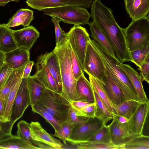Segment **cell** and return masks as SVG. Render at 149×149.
Masks as SVG:
<instances>
[{
	"label": "cell",
	"mask_w": 149,
	"mask_h": 149,
	"mask_svg": "<svg viewBox=\"0 0 149 149\" xmlns=\"http://www.w3.org/2000/svg\"><path fill=\"white\" fill-rule=\"evenodd\" d=\"M13 70L10 65L6 62H4L0 69V92Z\"/></svg>",
	"instance_id": "60d3db41"
},
{
	"label": "cell",
	"mask_w": 149,
	"mask_h": 149,
	"mask_svg": "<svg viewBox=\"0 0 149 149\" xmlns=\"http://www.w3.org/2000/svg\"><path fill=\"white\" fill-rule=\"evenodd\" d=\"M103 125L104 124L98 118H91L85 123L75 125L67 141L76 145L79 143L88 141Z\"/></svg>",
	"instance_id": "ba28073f"
},
{
	"label": "cell",
	"mask_w": 149,
	"mask_h": 149,
	"mask_svg": "<svg viewBox=\"0 0 149 149\" xmlns=\"http://www.w3.org/2000/svg\"><path fill=\"white\" fill-rule=\"evenodd\" d=\"M25 66L13 70L2 88L0 92V100L3 105L12 87L20 77L23 75Z\"/></svg>",
	"instance_id": "f546056e"
},
{
	"label": "cell",
	"mask_w": 149,
	"mask_h": 149,
	"mask_svg": "<svg viewBox=\"0 0 149 149\" xmlns=\"http://www.w3.org/2000/svg\"><path fill=\"white\" fill-rule=\"evenodd\" d=\"M4 113V105L0 100V121L2 122H3Z\"/></svg>",
	"instance_id": "681fc988"
},
{
	"label": "cell",
	"mask_w": 149,
	"mask_h": 149,
	"mask_svg": "<svg viewBox=\"0 0 149 149\" xmlns=\"http://www.w3.org/2000/svg\"><path fill=\"white\" fill-rule=\"evenodd\" d=\"M124 33L129 52L149 45L148 16L132 20Z\"/></svg>",
	"instance_id": "277c9868"
},
{
	"label": "cell",
	"mask_w": 149,
	"mask_h": 149,
	"mask_svg": "<svg viewBox=\"0 0 149 149\" xmlns=\"http://www.w3.org/2000/svg\"><path fill=\"white\" fill-rule=\"evenodd\" d=\"M67 41L76 56L83 71L85 57L91 38L88 31L80 25H74L66 33Z\"/></svg>",
	"instance_id": "8992f818"
},
{
	"label": "cell",
	"mask_w": 149,
	"mask_h": 149,
	"mask_svg": "<svg viewBox=\"0 0 149 149\" xmlns=\"http://www.w3.org/2000/svg\"><path fill=\"white\" fill-rule=\"evenodd\" d=\"M17 136L24 141L32 145H36L40 149H44L45 145L36 142L33 139L30 128V124L24 120L17 124Z\"/></svg>",
	"instance_id": "83f0119b"
},
{
	"label": "cell",
	"mask_w": 149,
	"mask_h": 149,
	"mask_svg": "<svg viewBox=\"0 0 149 149\" xmlns=\"http://www.w3.org/2000/svg\"><path fill=\"white\" fill-rule=\"evenodd\" d=\"M90 40L88 42L84 59L83 71L104 84L106 68Z\"/></svg>",
	"instance_id": "52a82bcc"
},
{
	"label": "cell",
	"mask_w": 149,
	"mask_h": 149,
	"mask_svg": "<svg viewBox=\"0 0 149 149\" xmlns=\"http://www.w3.org/2000/svg\"><path fill=\"white\" fill-rule=\"evenodd\" d=\"M0 149H38L39 148L22 140L17 135H11L0 140Z\"/></svg>",
	"instance_id": "d4e9b609"
},
{
	"label": "cell",
	"mask_w": 149,
	"mask_h": 149,
	"mask_svg": "<svg viewBox=\"0 0 149 149\" xmlns=\"http://www.w3.org/2000/svg\"><path fill=\"white\" fill-rule=\"evenodd\" d=\"M5 54L0 51V69L5 62Z\"/></svg>",
	"instance_id": "f907efd6"
},
{
	"label": "cell",
	"mask_w": 149,
	"mask_h": 149,
	"mask_svg": "<svg viewBox=\"0 0 149 149\" xmlns=\"http://www.w3.org/2000/svg\"><path fill=\"white\" fill-rule=\"evenodd\" d=\"M75 125L66 122L63 123L61 124L58 130L55 131L53 136L61 139L64 144L66 145L67 140L70 137Z\"/></svg>",
	"instance_id": "f35d334b"
},
{
	"label": "cell",
	"mask_w": 149,
	"mask_h": 149,
	"mask_svg": "<svg viewBox=\"0 0 149 149\" xmlns=\"http://www.w3.org/2000/svg\"><path fill=\"white\" fill-rule=\"evenodd\" d=\"M149 137L142 134L134 138L124 145V149H149Z\"/></svg>",
	"instance_id": "e575fe53"
},
{
	"label": "cell",
	"mask_w": 149,
	"mask_h": 149,
	"mask_svg": "<svg viewBox=\"0 0 149 149\" xmlns=\"http://www.w3.org/2000/svg\"><path fill=\"white\" fill-rule=\"evenodd\" d=\"M41 55L55 81L57 93L61 94L63 86L60 65L56 54L52 51L50 52L46 53Z\"/></svg>",
	"instance_id": "e0dca14e"
},
{
	"label": "cell",
	"mask_w": 149,
	"mask_h": 149,
	"mask_svg": "<svg viewBox=\"0 0 149 149\" xmlns=\"http://www.w3.org/2000/svg\"><path fill=\"white\" fill-rule=\"evenodd\" d=\"M149 112V102H140L134 112L128 120L130 131L134 134L141 135Z\"/></svg>",
	"instance_id": "7c38bea8"
},
{
	"label": "cell",
	"mask_w": 149,
	"mask_h": 149,
	"mask_svg": "<svg viewBox=\"0 0 149 149\" xmlns=\"http://www.w3.org/2000/svg\"><path fill=\"white\" fill-rule=\"evenodd\" d=\"M132 62L139 68L149 57V45L129 52Z\"/></svg>",
	"instance_id": "d590c367"
},
{
	"label": "cell",
	"mask_w": 149,
	"mask_h": 149,
	"mask_svg": "<svg viewBox=\"0 0 149 149\" xmlns=\"http://www.w3.org/2000/svg\"><path fill=\"white\" fill-rule=\"evenodd\" d=\"M11 30L18 47L29 50L34 44L40 35L38 30L32 25L19 30Z\"/></svg>",
	"instance_id": "4fadbf2b"
},
{
	"label": "cell",
	"mask_w": 149,
	"mask_h": 149,
	"mask_svg": "<svg viewBox=\"0 0 149 149\" xmlns=\"http://www.w3.org/2000/svg\"><path fill=\"white\" fill-rule=\"evenodd\" d=\"M92 2V0H27L26 1L29 6L39 11L66 6H77L88 8L91 7Z\"/></svg>",
	"instance_id": "30bf717a"
},
{
	"label": "cell",
	"mask_w": 149,
	"mask_h": 149,
	"mask_svg": "<svg viewBox=\"0 0 149 149\" xmlns=\"http://www.w3.org/2000/svg\"><path fill=\"white\" fill-rule=\"evenodd\" d=\"M11 30L6 24H0V51L5 53L18 48Z\"/></svg>",
	"instance_id": "603a6c76"
},
{
	"label": "cell",
	"mask_w": 149,
	"mask_h": 149,
	"mask_svg": "<svg viewBox=\"0 0 149 149\" xmlns=\"http://www.w3.org/2000/svg\"><path fill=\"white\" fill-rule=\"evenodd\" d=\"M75 146L76 148L78 149H124V145L116 146L111 142L103 143L87 141L79 143Z\"/></svg>",
	"instance_id": "d6a6232c"
},
{
	"label": "cell",
	"mask_w": 149,
	"mask_h": 149,
	"mask_svg": "<svg viewBox=\"0 0 149 149\" xmlns=\"http://www.w3.org/2000/svg\"><path fill=\"white\" fill-rule=\"evenodd\" d=\"M88 141L103 143H111L110 134L108 125H103Z\"/></svg>",
	"instance_id": "74e56055"
},
{
	"label": "cell",
	"mask_w": 149,
	"mask_h": 149,
	"mask_svg": "<svg viewBox=\"0 0 149 149\" xmlns=\"http://www.w3.org/2000/svg\"><path fill=\"white\" fill-rule=\"evenodd\" d=\"M5 54V62L14 70L25 66L30 61L29 50L24 49L18 48Z\"/></svg>",
	"instance_id": "ffe728a7"
},
{
	"label": "cell",
	"mask_w": 149,
	"mask_h": 149,
	"mask_svg": "<svg viewBox=\"0 0 149 149\" xmlns=\"http://www.w3.org/2000/svg\"><path fill=\"white\" fill-rule=\"evenodd\" d=\"M138 70L140 71V76L142 81L149 83V57L147 58Z\"/></svg>",
	"instance_id": "ee69618b"
},
{
	"label": "cell",
	"mask_w": 149,
	"mask_h": 149,
	"mask_svg": "<svg viewBox=\"0 0 149 149\" xmlns=\"http://www.w3.org/2000/svg\"><path fill=\"white\" fill-rule=\"evenodd\" d=\"M103 84L109 98L113 104H119L125 99L120 88L115 82L106 68Z\"/></svg>",
	"instance_id": "d6986e66"
},
{
	"label": "cell",
	"mask_w": 149,
	"mask_h": 149,
	"mask_svg": "<svg viewBox=\"0 0 149 149\" xmlns=\"http://www.w3.org/2000/svg\"><path fill=\"white\" fill-rule=\"evenodd\" d=\"M140 102L133 100H125L118 104L112 103V114L123 116L128 120L135 111Z\"/></svg>",
	"instance_id": "484cf974"
},
{
	"label": "cell",
	"mask_w": 149,
	"mask_h": 149,
	"mask_svg": "<svg viewBox=\"0 0 149 149\" xmlns=\"http://www.w3.org/2000/svg\"><path fill=\"white\" fill-rule=\"evenodd\" d=\"M33 64L34 62L33 61H30L26 65L23 71L22 76L23 78H27L30 75Z\"/></svg>",
	"instance_id": "7dc6e473"
},
{
	"label": "cell",
	"mask_w": 149,
	"mask_h": 149,
	"mask_svg": "<svg viewBox=\"0 0 149 149\" xmlns=\"http://www.w3.org/2000/svg\"><path fill=\"white\" fill-rule=\"evenodd\" d=\"M71 65L74 77L77 80L84 72L79 62L72 49Z\"/></svg>",
	"instance_id": "b9f144b4"
},
{
	"label": "cell",
	"mask_w": 149,
	"mask_h": 149,
	"mask_svg": "<svg viewBox=\"0 0 149 149\" xmlns=\"http://www.w3.org/2000/svg\"><path fill=\"white\" fill-rule=\"evenodd\" d=\"M21 76L15 84L7 98L4 104V113L3 122L10 121L13 104L23 78Z\"/></svg>",
	"instance_id": "f1b7e54d"
},
{
	"label": "cell",
	"mask_w": 149,
	"mask_h": 149,
	"mask_svg": "<svg viewBox=\"0 0 149 149\" xmlns=\"http://www.w3.org/2000/svg\"><path fill=\"white\" fill-rule=\"evenodd\" d=\"M30 128L34 140L50 146L53 149L62 148L63 145L49 134L38 122H32Z\"/></svg>",
	"instance_id": "9a60e30c"
},
{
	"label": "cell",
	"mask_w": 149,
	"mask_h": 149,
	"mask_svg": "<svg viewBox=\"0 0 149 149\" xmlns=\"http://www.w3.org/2000/svg\"><path fill=\"white\" fill-rule=\"evenodd\" d=\"M91 41L111 76L122 92L125 100H133L139 102L127 77L118 65L119 60L116 56H112L93 40L91 39Z\"/></svg>",
	"instance_id": "6da1fadb"
},
{
	"label": "cell",
	"mask_w": 149,
	"mask_h": 149,
	"mask_svg": "<svg viewBox=\"0 0 149 149\" xmlns=\"http://www.w3.org/2000/svg\"><path fill=\"white\" fill-rule=\"evenodd\" d=\"M53 51L58 58L60 66L63 86L61 94L70 102L76 101L77 80L74 77L71 68V46L67 41L61 47H55Z\"/></svg>",
	"instance_id": "7a4b0ae2"
},
{
	"label": "cell",
	"mask_w": 149,
	"mask_h": 149,
	"mask_svg": "<svg viewBox=\"0 0 149 149\" xmlns=\"http://www.w3.org/2000/svg\"><path fill=\"white\" fill-rule=\"evenodd\" d=\"M113 117L116 119L119 122L122 123L127 122L128 120L126 118L119 115L112 114Z\"/></svg>",
	"instance_id": "c3c4849f"
},
{
	"label": "cell",
	"mask_w": 149,
	"mask_h": 149,
	"mask_svg": "<svg viewBox=\"0 0 149 149\" xmlns=\"http://www.w3.org/2000/svg\"><path fill=\"white\" fill-rule=\"evenodd\" d=\"M13 127L10 122H3L0 121V140L12 135Z\"/></svg>",
	"instance_id": "f6af8a7d"
},
{
	"label": "cell",
	"mask_w": 149,
	"mask_h": 149,
	"mask_svg": "<svg viewBox=\"0 0 149 149\" xmlns=\"http://www.w3.org/2000/svg\"><path fill=\"white\" fill-rule=\"evenodd\" d=\"M118 65L127 77L139 102L141 103L149 102L143 87L141 78L138 73L129 65L119 61Z\"/></svg>",
	"instance_id": "5bb4252c"
},
{
	"label": "cell",
	"mask_w": 149,
	"mask_h": 149,
	"mask_svg": "<svg viewBox=\"0 0 149 149\" xmlns=\"http://www.w3.org/2000/svg\"><path fill=\"white\" fill-rule=\"evenodd\" d=\"M32 111L34 113H37L42 116L53 127L55 131H57L61 124L53 116L45 110L38 102L31 107Z\"/></svg>",
	"instance_id": "836d02e7"
},
{
	"label": "cell",
	"mask_w": 149,
	"mask_h": 149,
	"mask_svg": "<svg viewBox=\"0 0 149 149\" xmlns=\"http://www.w3.org/2000/svg\"><path fill=\"white\" fill-rule=\"evenodd\" d=\"M76 89V101L95 102L92 87L90 81L85 76L84 73L77 80Z\"/></svg>",
	"instance_id": "44dd1931"
},
{
	"label": "cell",
	"mask_w": 149,
	"mask_h": 149,
	"mask_svg": "<svg viewBox=\"0 0 149 149\" xmlns=\"http://www.w3.org/2000/svg\"><path fill=\"white\" fill-rule=\"evenodd\" d=\"M51 19L54 25L56 36V46L59 47L65 45L67 41L66 33L61 29L59 22L62 21L60 19L54 17Z\"/></svg>",
	"instance_id": "8d00e7d4"
},
{
	"label": "cell",
	"mask_w": 149,
	"mask_h": 149,
	"mask_svg": "<svg viewBox=\"0 0 149 149\" xmlns=\"http://www.w3.org/2000/svg\"><path fill=\"white\" fill-rule=\"evenodd\" d=\"M90 118L78 115L77 113L76 110L71 106L68 112L67 119L65 122L75 125H79L86 122Z\"/></svg>",
	"instance_id": "ab89813d"
},
{
	"label": "cell",
	"mask_w": 149,
	"mask_h": 149,
	"mask_svg": "<svg viewBox=\"0 0 149 149\" xmlns=\"http://www.w3.org/2000/svg\"><path fill=\"white\" fill-rule=\"evenodd\" d=\"M38 102L61 124L66 121L71 105L62 95L45 88Z\"/></svg>",
	"instance_id": "3957f363"
},
{
	"label": "cell",
	"mask_w": 149,
	"mask_h": 149,
	"mask_svg": "<svg viewBox=\"0 0 149 149\" xmlns=\"http://www.w3.org/2000/svg\"><path fill=\"white\" fill-rule=\"evenodd\" d=\"M33 11L29 9L22 8L18 10L6 24L8 27L20 25L25 27L29 26L34 19Z\"/></svg>",
	"instance_id": "cb8c5ba5"
},
{
	"label": "cell",
	"mask_w": 149,
	"mask_h": 149,
	"mask_svg": "<svg viewBox=\"0 0 149 149\" xmlns=\"http://www.w3.org/2000/svg\"><path fill=\"white\" fill-rule=\"evenodd\" d=\"M109 127L111 142L115 145L123 146L136 136H139L131 133L127 123H122L114 118Z\"/></svg>",
	"instance_id": "8fae6325"
},
{
	"label": "cell",
	"mask_w": 149,
	"mask_h": 149,
	"mask_svg": "<svg viewBox=\"0 0 149 149\" xmlns=\"http://www.w3.org/2000/svg\"><path fill=\"white\" fill-rule=\"evenodd\" d=\"M95 109L96 104L94 102L80 110H76L78 115L91 118L95 117Z\"/></svg>",
	"instance_id": "7bdbcfd3"
},
{
	"label": "cell",
	"mask_w": 149,
	"mask_h": 149,
	"mask_svg": "<svg viewBox=\"0 0 149 149\" xmlns=\"http://www.w3.org/2000/svg\"><path fill=\"white\" fill-rule=\"evenodd\" d=\"M93 103L81 101H73L71 102V106L77 110H80Z\"/></svg>",
	"instance_id": "bcb514c9"
},
{
	"label": "cell",
	"mask_w": 149,
	"mask_h": 149,
	"mask_svg": "<svg viewBox=\"0 0 149 149\" xmlns=\"http://www.w3.org/2000/svg\"><path fill=\"white\" fill-rule=\"evenodd\" d=\"M126 10L132 20L147 16L149 0H124Z\"/></svg>",
	"instance_id": "ac0fdd59"
},
{
	"label": "cell",
	"mask_w": 149,
	"mask_h": 149,
	"mask_svg": "<svg viewBox=\"0 0 149 149\" xmlns=\"http://www.w3.org/2000/svg\"><path fill=\"white\" fill-rule=\"evenodd\" d=\"M88 25L93 40L112 56H116L110 41L102 30L93 21L90 22Z\"/></svg>",
	"instance_id": "7402d4cb"
},
{
	"label": "cell",
	"mask_w": 149,
	"mask_h": 149,
	"mask_svg": "<svg viewBox=\"0 0 149 149\" xmlns=\"http://www.w3.org/2000/svg\"><path fill=\"white\" fill-rule=\"evenodd\" d=\"M44 14L57 18L65 23L74 25L89 24L90 14L85 8L66 6L47 8Z\"/></svg>",
	"instance_id": "5b68a950"
},
{
	"label": "cell",
	"mask_w": 149,
	"mask_h": 149,
	"mask_svg": "<svg viewBox=\"0 0 149 149\" xmlns=\"http://www.w3.org/2000/svg\"><path fill=\"white\" fill-rule=\"evenodd\" d=\"M92 88L96 104L95 117L100 119L104 124L106 125L109 121L113 119L112 114L101 100L94 89Z\"/></svg>",
	"instance_id": "1f68e13d"
},
{
	"label": "cell",
	"mask_w": 149,
	"mask_h": 149,
	"mask_svg": "<svg viewBox=\"0 0 149 149\" xmlns=\"http://www.w3.org/2000/svg\"><path fill=\"white\" fill-rule=\"evenodd\" d=\"M89 80L92 87L109 110L112 114V103L110 101L102 83L98 80L89 75Z\"/></svg>",
	"instance_id": "4dcf8cb0"
},
{
	"label": "cell",
	"mask_w": 149,
	"mask_h": 149,
	"mask_svg": "<svg viewBox=\"0 0 149 149\" xmlns=\"http://www.w3.org/2000/svg\"><path fill=\"white\" fill-rule=\"evenodd\" d=\"M30 105V101L27 78L23 77L13 105L10 121L12 127L15 123L22 116L25 110Z\"/></svg>",
	"instance_id": "9c48e42d"
},
{
	"label": "cell",
	"mask_w": 149,
	"mask_h": 149,
	"mask_svg": "<svg viewBox=\"0 0 149 149\" xmlns=\"http://www.w3.org/2000/svg\"><path fill=\"white\" fill-rule=\"evenodd\" d=\"M19 0H0V6H3L7 3L13 1L19 2Z\"/></svg>",
	"instance_id": "816d5d0a"
},
{
	"label": "cell",
	"mask_w": 149,
	"mask_h": 149,
	"mask_svg": "<svg viewBox=\"0 0 149 149\" xmlns=\"http://www.w3.org/2000/svg\"><path fill=\"white\" fill-rule=\"evenodd\" d=\"M27 80L30 105L31 107L38 101L46 88L34 75H30Z\"/></svg>",
	"instance_id": "4316f807"
},
{
	"label": "cell",
	"mask_w": 149,
	"mask_h": 149,
	"mask_svg": "<svg viewBox=\"0 0 149 149\" xmlns=\"http://www.w3.org/2000/svg\"><path fill=\"white\" fill-rule=\"evenodd\" d=\"M36 71L33 75L45 86L46 88L57 92L56 85L49 69L45 63L41 55L36 63Z\"/></svg>",
	"instance_id": "2e32d148"
}]
</instances>
